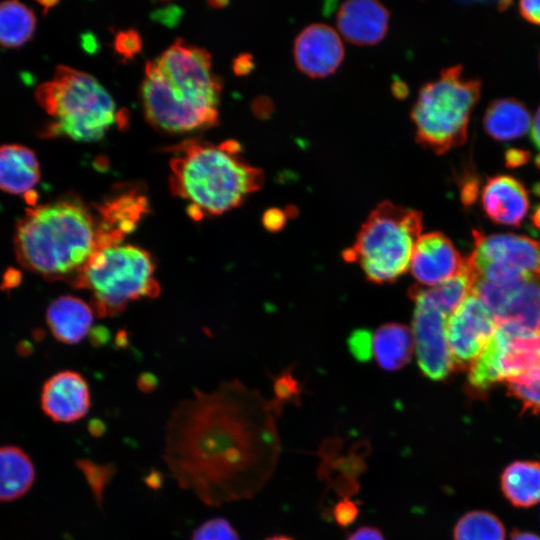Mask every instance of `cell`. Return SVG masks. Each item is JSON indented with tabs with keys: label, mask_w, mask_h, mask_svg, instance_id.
<instances>
[{
	"label": "cell",
	"mask_w": 540,
	"mask_h": 540,
	"mask_svg": "<svg viewBox=\"0 0 540 540\" xmlns=\"http://www.w3.org/2000/svg\"><path fill=\"white\" fill-rule=\"evenodd\" d=\"M283 404L238 380L181 401L167 421L162 455L178 486L210 507L253 497L277 463Z\"/></svg>",
	"instance_id": "1"
},
{
	"label": "cell",
	"mask_w": 540,
	"mask_h": 540,
	"mask_svg": "<svg viewBox=\"0 0 540 540\" xmlns=\"http://www.w3.org/2000/svg\"><path fill=\"white\" fill-rule=\"evenodd\" d=\"M221 88L211 55L177 39L146 64L141 100L152 126L167 133H185L218 123Z\"/></svg>",
	"instance_id": "2"
},
{
	"label": "cell",
	"mask_w": 540,
	"mask_h": 540,
	"mask_svg": "<svg viewBox=\"0 0 540 540\" xmlns=\"http://www.w3.org/2000/svg\"><path fill=\"white\" fill-rule=\"evenodd\" d=\"M98 218L76 195L26 210L16 225L13 246L25 269L71 285L97 249Z\"/></svg>",
	"instance_id": "3"
},
{
	"label": "cell",
	"mask_w": 540,
	"mask_h": 540,
	"mask_svg": "<svg viewBox=\"0 0 540 540\" xmlns=\"http://www.w3.org/2000/svg\"><path fill=\"white\" fill-rule=\"evenodd\" d=\"M240 150L232 140L220 145L187 140L174 148L171 191L190 201L188 213L195 220L238 207L263 185L262 170L246 162Z\"/></svg>",
	"instance_id": "4"
},
{
	"label": "cell",
	"mask_w": 540,
	"mask_h": 540,
	"mask_svg": "<svg viewBox=\"0 0 540 540\" xmlns=\"http://www.w3.org/2000/svg\"><path fill=\"white\" fill-rule=\"evenodd\" d=\"M37 103L52 118L44 136H66L92 142L119 121L115 102L91 75L60 65L52 79L36 88Z\"/></svg>",
	"instance_id": "5"
},
{
	"label": "cell",
	"mask_w": 540,
	"mask_h": 540,
	"mask_svg": "<svg viewBox=\"0 0 540 540\" xmlns=\"http://www.w3.org/2000/svg\"><path fill=\"white\" fill-rule=\"evenodd\" d=\"M149 251L132 244L97 249L72 286L91 292V306L98 317H111L142 298H155L161 288Z\"/></svg>",
	"instance_id": "6"
},
{
	"label": "cell",
	"mask_w": 540,
	"mask_h": 540,
	"mask_svg": "<svg viewBox=\"0 0 540 540\" xmlns=\"http://www.w3.org/2000/svg\"><path fill=\"white\" fill-rule=\"evenodd\" d=\"M480 95V80L466 77L461 65L442 70L436 80L421 87L411 110L416 141L436 154L465 143Z\"/></svg>",
	"instance_id": "7"
},
{
	"label": "cell",
	"mask_w": 540,
	"mask_h": 540,
	"mask_svg": "<svg viewBox=\"0 0 540 540\" xmlns=\"http://www.w3.org/2000/svg\"><path fill=\"white\" fill-rule=\"evenodd\" d=\"M421 230L419 211L383 201L372 210L344 257L358 263L370 281L392 282L410 267Z\"/></svg>",
	"instance_id": "8"
},
{
	"label": "cell",
	"mask_w": 540,
	"mask_h": 540,
	"mask_svg": "<svg viewBox=\"0 0 540 540\" xmlns=\"http://www.w3.org/2000/svg\"><path fill=\"white\" fill-rule=\"evenodd\" d=\"M540 364V331L497 324L489 342L471 364L468 382L478 391L510 381Z\"/></svg>",
	"instance_id": "9"
},
{
	"label": "cell",
	"mask_w": 540,
	"mask_h": 540,
	"mask_svg": "<svg viewBox=\"0 0 540 540\" xmlns=\"http://www.w3.org/2000/svg\"><path fill=\"white\" fill-rule=\"evenodd\" d=\"M475 249L466 258L472 279L510 285L540 278V243L514 234L473 231Z\"/></svg>",
	"instance_id": "10"
},
{
	"label": "cell",
	"mask_w": 540,
	"mask_h": 540,
	"mask_svg": "<svg viewBox=\"0 0 540 540\" xmlns=\"http://www.w3.org/2000/svg\"><path fill=\"white\" fill-rule=\"evenodd\" d=\"M411 296L415 302L411 331L419 368L426 377L443 380L455 370L446 335L449 315L428 288L415 287Z\"/></svg>",
	"instance_id": "11"
},
{
	"label": "cell",
	"mask_w": 540,
	"mask_h": 540,
	"mask_svg": "<svg viewBox=\"0 0 540 540\" xmlns=\"http://www.w3.org/2000/svg\"><path fill=\"white\" fill-rule=\"evenodd\" d=\"M497 323L473 292L448 316L446 335L455 369L469 368L489 342Z\"/></svg>",
	"instance_id": "12"
},
{
	"label": "cell",
	"mask_w": 540,
	"mask_h": 540,
	"mask_svg": "<svg viewBox=\"0 0 540 540\" xmlns=\"http://www.w3.org/2000/svg\"><path fill=\"white\" fill-rule=\"evenodd\" d=\"M470 291L490 309L497 324L511 323L540 331V278L510 285L473 279Z\"/></svg>",
	"instance_id": "13"
},
{
	"label": "cell",
	"mask_w": 540,
	"mask_h": 540,
	"mask_svg": "<svg viewBox=\"0 0 540 540\" xmlns=\"http://www.w3.org/2000/svg\"><path fill=\"white\" fill-rule=\"evenodd\" d=\"M293 55L301 72L312 78H323L334 73L341 64L344 45L329 25L311 24L296 37Z\"/></svg>",
	"instance_id": "14"
},
{
	"label": "cell",
	"mask_w": 540,
	"mask_h": 540,
	"mask_svg": "<svg viewBox=\"0 0 540 540\" xmlns=\"http://www.w3.org/2000/svg\"><path fill=\"white\" fill-rule=\"evenodd\" d=\"M465 260L444 234L430 232L418 239L409 268L420 287L432 288L460 273Z\"/></svg>",
	"instance_id": "15"
},
{
	"label": "cell",
	"mask_w": 540,
	"mask_h": 540,
	"mask_svg": "<svg viewBox=\"0 0 540 540\" xmlns=\"http://www.w3.org/2000/svg\"><path fill=\"white\" fill-rule=\"evenodd\" d=\"M40 405L44 414L55 423L76 422L88 413L91 406L88 383L78 372H58L44 383Z\"/></svg>",
	"instance_id": "16"
},
{
	"label": "cell",
	"mask_w": 540,
	"mask_h": 540,
	"mask_svg": "<svg viewBox=\"0 0 540 540\" xmlns=\"http://www.w3.org/2000/svg\"><path fill=\"white\" fill-rule=\"evenodd\" d=\"M97 249L121 244L135 230L148 212L147 198L137 191H127L105 200L98 208Z\"/></svg>",
	"instance_id": "17"
},
{
	"label": "cell",
	"mask_w": 540,
	"mask_h": 540,
	"mask_svg": "<svg viewBox=\"0 0 540 540\" xmlns=\"http://www.w3.org/2000/svg\"><path fill=\"white\" fill-rule=\"evenodd\" d=\"M390 13L374 0H352L341 4L336 16L340 34L357 45H374L386 35Z\"/></svg>",
	"instance_id": "18"
},
{
	"label": "cell",
	"mask_w": 540,
	"mask_h": 540,
	"mask_svg": "<svg viewBox=\"0 0 540 540\" xmlns=\"http://www.w3.org/2000/svg\"><path fill=\"white\" fill-rule=\"evenodd\" d=\"M486 215L495 223L519 226L529 209L528 191L517 178L498 174L489 177L481 193Z\"/></svg>",
	"instance_id": "19"
},
{
	"label": "cell",
	"mask_w": 540,
	"mask_h": 540,
	"mask_svg": "<svg viewBox=\"0 0 540 540\" xmlns=\"http://www.w3.org/2000/svg\"><path fill=\"white\" fill-rule=\"evenodd\" d=\"M94 310L84 300L64 295L51 302L46 322L52 335L65 344L79 343L91 330Z\"/></svg>",
	"instance_id": "20"
},
{
	"label": "cell",
	"mask_w": 540,
	"mask_h": 540,
	"mask_svg": "<svg viewBox=\"0 0 540 540\" xmlns=\"http://www.w3.org/2000/svg\"><path fill=\"white\" fill-rule=\"evenodd\" d=\"M39 179V162L30 148L19 144L0 146V190L27 195Z\"/></svg>",
	"instance_id": "21"
},
{
	"label": "cell",
	"mask_w": 540,
	"mask_h": 540,
	"mask_svg": "<svg viewBox=\"0 0 540 540\" xmlns=\"http://www.w3.org/2000/svg\"><path fill=\"white\" fill-rule=\"evenodd\" d=\"M532 119L527 107L515 98L492 101L484 114L485 132L497 141H508L524 136Z\"/></svg>",
	"instance_id": "22"
},
{
	"label": "cell",
	"mask_w": 540,
	"mask_h": 540,
	"mask_svg": "<svg viewBox=\"0 0 540 540\" xmlns=\"http://www.w3.org/2000/svg\"><path fill=\"white\" fill-rule=\"evenodd\" d=\"M36 469L30 456L15 445L0 446V502L23 497L33 486Z\"/></svg>",
	"instance_id": "23"
},
{
	"label": "cell",
	"mask_w": 540,
	"mask_h": 540,
	"mask_svg": "<svg viewBox=\"0 0 540 540\" xmlns=\"http://www.w3.org/2000/svg\"><path fill=\"white\" fill-rule=\"evenodd\" d=\"M500 486L506 499L516 507L528 508L540 503V462L510 463L501 474Z\"/></svg>",
	"instance_id": "24"
},
{
	"label": "cell",
	"mask_w": 540,
	"mask_h": 540,
	"mask_svg": "<svg viewBox=\"0 0 540 540\" xmlns=\"http://www.w3.org/2000/svg\"><path fill=\"white\" fill-rule=\"evenodd\" d=\"M413 351L412 331L404 325L385 324L373 335V355L383 369L397 370L403 367Z\"/></svg>",
	"instance_id": "25"
},
{
	"label": "cell",
	"mask_w": 540,
	"mask_h": 540,
	"mask_svg": "<svg viewBox=\"0 0 540 540\" xmlns=\"http://www.w3.org/2000/svg\"><path fill=\"white\" fill-rule=\"evenodd\" d=\"M36 16L25 4L10 0L0 3V44L19 47L35 32Z\"/></svg>",
	"instance_id": "26"
},
{
	"label": "cell",
	"mask_w": 540,
	"mask_h": 540,
	"mask_svg": "<svg viewBox=\"0 0 540 540\" xmlns=\"http://www.w3.org/2000/svg\"><path fill=\"white\" fill-rule=\"evenodd\" d=\"M505 527L501 520L487 511H470L457 521L453 540H505Z\"/></svg>",
	"instance_id": "27"
},
{
	"label": "cell",
	"mask_w": 540,
	"mask_h": 540,
	"mask_svg": "<svg viewBox=\"0 0 540 540\" xmlns=\"http://www.w3.org/2000/svg\"><path fill=\"white\" fill-rule=\"evenodd\" d=\"M471 286L472 275L465 260L460 273L428 289L441 308L450 315L469 294Z\"/></svg>",
	"instance_id": "28"
},
{
	"label": "cell",
	"mask_w": 540,
	"mask_h": 540,
	"mask_svg": "<svg viewBox=\"0 0 540 540\" xmlns=\"http://www.w3.org/2000/svg\"><path fill=\"white\" fill-rule=\"evenodd\" d=\"M75 465L84 476L96 506L102 510L104 493L116 474V465L98 463L88 458L77 459Z\"/></svg>",
	"instance_id": "29"
},
{
	"label": "cell",
	"mask_w": 540,
	"mask_h": 540,
	"mask_svg": "<svg viewBox=\"0 0 540 540\" xmlns=\"http://www.w3.org/2000/svg\"><path fill=\"white\" fill-rule=\"evenodd\" d=\"M506 383L509 394L521 402L523 411L540 413V364Z\"/></svg>",
	"instance_id": "30"
},
{
	"label": "cell",
	"mask_w": 540,
	"mask_h": 540,
	"mask_svg": "<svg viewBox=\"0 0 540 540\" xmlns=\"http://www.w3.org/2000/svg\"><path fill=\"white\" fill-rule=\"evenodd\" d=\"M190 540H240L234 526L223 517H214L199 525Z\"/></svg>",
	"instance_id": "31"
},
{
	"label": "cell",
	"mask_w": 540,
	"mask_h": 540,
	"mask_svg": "<svg viewBox=\"0 0 540 540\" xmlns=\"http://www.w3.org/2000/svg\"><path fill=\"white\" fill-rule=\"evenodd\" d=\"M349 347L358 360H368L373 354V335L366 330H357L349 339Z\"/></svg>",
	"instance_id": "32"
},
{
	"label": "cell",
	"mask_w": 540,
	"mask_h": 540,
	"mask_svg": "<svg viewBox=\"0 0 540 540\" xmlns=\"http://www.w3.org/2000/svg\"><path fill=\"white\" fill-rule=\"evenodd\" d=\"M115 49L124 58H132L141 50L140 35L133 30L118 33L115 39Z\"/></svg>",
	"instance_id": "33"
},
{
	"label": "cell",
	"mask_w": 540,
	"mask_h": 540,
	"mask_svg": "<svg viewBox=\"0 0 540 540\" xmlns=\"http://www.w3.org/2000/svg\"><path fill=\"white\" fill-rule=\"evenodd\" d=\"M358 506L349 499L339 501L333 509V518L341 527L352 524L358 516Z\"/></svg>",
	"instance_id": "34"
},
{
	"label": "cell",
	"mask_w": 540,
	"mask_h": 540,
	"mask_svg": "<svg viewBox=\"0 0 540 540\" xmlns=\"http://www.w3.org/2000/svg\"><path fill=\"white\" fill-rule=\"evenodd\" d=\"M275 397L284 403L297 398L299 389L297 383L290 375H283L275 381Z\"/></svg>",
	"instance_id": "35"
},
{
	"label": "cell",
	"mask_w": 540,
	"mask_h": 540,
	"mask_svg": "<svg viewBox=\"0 0 540 540\" xmlns=\"http://www.w3.org/2000/svg\"><path fill=\"white\" fill-rule=\"evenodd\" d=\"M287 214L279 208H270L262 217L264 227L269 231H278L283 228Z\"/></svg>",
	"instance_id": "36"
},
{
	"label": "cell",
	"mask_w": 540,
	"mask_h": 540,
	"mask_svg": "<svg viewBox=\"0 0 540 540\" xmlns=\"http://www.w3.org/2000/svg\"><path fill=\"white\" fill-rule=\"evenodd\" d=\"M519 12L525 20L540 26V1L519 2Z\"/></svg>",
	"instance_id": "37"
},
{
	"label": "cell",
	"mask_w": 540,
	"mask_h": 540,
	"mask_svg": "<svg viewBox=\"0 0 540 540\" xmlns=\"http://www.w3.org/2000/svg\"><path fill=\"white\" fill-rule=\"evenodd\" d=\"M529 160L530 152L523 149L510 148L505 153V164L509 168L520 167Z\"/></svg>",
	"instance_id": "38"
},
{
	"label": "cell",
	"mask_w": 540,
	"mask_h": 540,
	"mask_svg": "<svg viewBox=\"0 0 540 540\" xmlns=\"http://www.w3.org/2000/svg\"><path fill=\"white\" fill-rule=\"evenodd\" d=\"M347 540H386L382 532L371 526H363L349 535Z\"/></svg>",
	"instance_id": "39"
},
{
	"label": "cell",
	"mask_w": 540,
	"mask_h": 540,
	"mask_svg": "<svg viewBox=\"0 0 540 540\" xmlns=\"http://www.w3.org/2000/svg\"><path fill=\"white\" fill-rule=\"evenodd\" d=\"M253 58L249 54H242L235 58L233 69L237 75H246L253 69Z\"/></svg>",
	"instance_id": "40"
},
{
	"label": "cell",
	"mask_w": 540,
	"mask_h": 540,
	"mask_svg": "<svg viewBox=\"0 0 540 540\" xmlns=\"http://www.w3.org/2000/svg\"><path fill=\"white\" fill-rule=\"evenodd\" d=\"M144 482L148 488L157 490L163 484V474L158 470H151L144 478Z\"/></svg>",
	"instance_id": "41"
},
{
	"label": "cell",
	"mask_w": 540,
	"mask_h": 540,
	"mask_svg": "<svg viewBox=\"0 0 540 540\" xmlns=\"http://www.w3.org/2000/svg\"><path fill=\"white\" fill-rule=\"evenodd\" d=\"M531 139L535 146L540 149V105L532 119Z\"/></svg>",
	"instance_id": "42"
},
{
	"label": "cell",
	"mask_w": 540,
	"mask_h": 540,
	"mask_svg": "<svg viewBox=\"0 0 540 540\" xmlns=\"http://www.w3.org/2000/svg\"><path fill=\"white\" fill-rule=\"evenodd\" d=\"M88 432L93 437H101L106 432V425L100 419H92L88 423Z\"/></svg>",
	"instance_id": "43"
},
{
	"label": "cell",
	"mask_w": 540,
	"mask_h": 540,
	"mask_svg": "<svg viewBox=\"0 0 540 540\" xmlns=\"http://www.w3.org/2000/svg\"><path fill=\"white\" fill-rule=\"evenodd\" d=\"M139 389L143 392H150L156 387V378L150 374H144L138 380Z\"/></svg>",
	"instance_id": "44"
},
{
	"label": "cell",
	"mask_w": 540,
	"mask_h": 540,
	"mask_svg": "<svg viewBox=\"0 0 540 540\" xmlns=\"http://www.w3.org/2000/svg\"><path fill=\"white\" fill-rule=\"evenodd\" d=\"M391 91L397 99H404L407 97L409 89L402 80H395L391 85Z\"/></svg>",
	"instance_id": "45"
},
{
	"label": "cell",
	"mask_w": 540,
	"mask_h": 540,
	"mask_svg": "<svg viewBox=\"0 0 540 540\" xmlns=\"http://www.w3.org/2000/svg\"><path fill=\"white\" fill-rule=\"evenodd\" d=\"M272 103L269 102L267 98H259L257 102L254 103L255 112L259 116H268L272 112Z\"/></svg>",
	"instance_id": "46"
},
{
	"label": "cell",
	"mask_w": 540,
	"mask_h": 540,
	"mask_svg": "<svg viewBox=\"0 0 540 540\" xmlns=\"http://www.w3.org/2000/svg\"><path fill=\"white\" fill-rule=\"evenodd\" d=\"M509 540H540V536L531 532L515 530L510 535Z\"/></svg>",
	"instance_id": "47"
},
{
	"label": "cell",
	"mask_w": 540,
	"mask_h": 540,
	"mask_svg": "<svg viewBox=\"0 0 540 540\" xmlns=\"http://www.w3.org/2000/svg\"><path fill=\"white\" fill-rule=\"evenodd\" d=\"M533 221L537 227L540 228V205L536 209L534 215H533Z\"/></svg>",
	"instance_id": "48"
},
{
	"label": "cell",
	"mask_w": 540,
	"mask_h": 540,
	"mask_svg": "<svg viewBox=\"0 0 540 540\" xmlns=\"http://www.w3.org/2000/svg\"><path fill=\"white\" fill-rule=\"evenodd\" d=\"M265 540H294V539L288 536H284V535H276V536L269 537Z\"/></svg>",
	"instance_id": "49"
},
{
	"label": "cell",
	"mask_w": 540,
	"mask_h": 540,
	"mask_svg": "<svg viewBox=\"0 0 540 540\" xmlns=\"http://www.w3.org/2000/svg\"><path fill=\"white\" fill-rule=\"evenodd\" d=\"M535 165L540 169V152L535 157Z\"/></svg>",
	"instance_id": "50"
},
{
	"label": "cell",
	"mask_w": 540,
	"mask_h": 540,
	"mask_svg": "<svg viewBox=\"0 0 540 540\" xmlns=\"http://www.w3.org/2000/svg\"><path fill=\"white\" fill-rule=\"evenodd\" d=\"M539 66H540V54H539Z\"/></svg>",
	"instance_id": "51"
}]
</instances>
